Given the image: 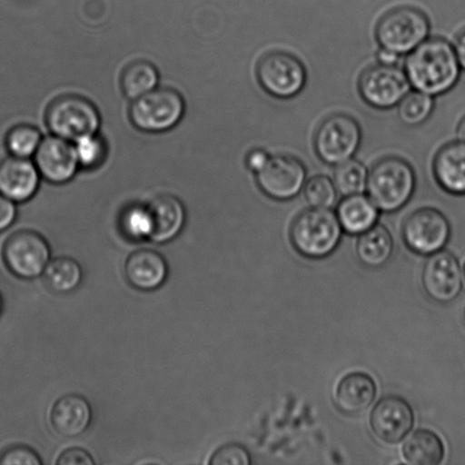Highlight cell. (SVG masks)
<instances>
[{"label": "cell", "instance_id": "cell-1", "mask_svg": "<svg viewBox=\"0 0 465 465\" xmlns=\"http://www.w3.org/2000/svg\"><path fill=\"white\" fill-rule=\"evenodd\" d=\"M404 71L411 88L436 97L457 85L462 68L450 41L428 38L408 54Z\"/></svg>", "mask_w": 465, "mask_h": 465}, {"label": "cell", "instance_id": "cell-2", "mask_svg": "<svg viewBox=\"0 0 465 465\" xmlns=\"http://www.w3.org/2000/svg\"><path fill=\"white\" fill-rule=\"evenodd\" d=\"M417 176L411 163L399 156H386L369 171L367 193L382 213H395L411 200Z\"/></svg>", "mask_w": 465, "mask_h": 465}, {"label": "cell", "instance_id": "cell-3", "mask_svg": "<svg viewBox=\"0 0 465 465\" xmlns=\"http://www.w3.org/2000/svg\"><path fill=\"white\" fill-rule=\"evenodd\" d=\"M343 229L330 208H309L292 222L290 239L301 255L309 259L327 258L337 249Z\"/></svg>", "mask_w": 465, "mask_h": 465}, {"label": "cell", "instance_id": "cell-4", "mask_svg": "<svg viewBox=\"0 0 465 465\" xmlns=\"http://www.w3.org/2000/svg\"><path fill=\"white\" fill-rule=\"evenodd\" d=\"M430 21L422 9L404 5L387 11L377 22L375 36L380 47L408 54L428 39Z\"/></svg>", "mask_w": 465, "mask_h": 465}, {"label": "cell", "instance_id": "cell-5", "mask_svg": "<svg viewBox=\"0 0 465 465\" xmlns=\"http://www.w3.org/2000/svg\"><path fill=\"white\" fill-rule=\"evenodd\" d=\"M45 124L53 135L75 143L85 135L98 134L102 117L88 98L79 94L59 95L45 111Z\"/></svg>", "mask_w": 465, "mask_h": 465}, {"label": "cell", "instance_id": "cell-6", "mask_svg": "<svg viewBox=\"0 0 465 465\" xmlns=\"http://www.w3.org/2000/svg\"><path fill=\"white\" fill-rule=\"evenodd\" d=\"M255 75L264 93L277 99L296 97L308 79L302 61L285 50H272L260 57Z\"/></svg>", "mask_w": 465, "mask_h": 465}, {"label": "cell", "instance_id": "cell-7", "mask_svg": "<svg viewBox=\"0 0 465 465\" xmlns=\"http://www.w3.org/2000/svg\"><path fill=\"white\" fill-rule=\"evenodd\" d=\"M362 141V129L353 116L335 113L319 124L314 134V152L322 163L337 166L358 153Z\"/></svg>", "mask_w": 465, "mask_h": 465}, {"label": "cell", "instance_id": "cell-8", "mask_svg": "<svg viewBox=\"0 0 465 465\" xmlns=\"http://www.w3.org/2000/svg\"><path fill=\"white\" fill-rule=\"evenodd\" d=\"M185 114V102L179 91L156 88L134 100L130 108L132 124L147 134H163L179 124Z\"/></svg>", "mask_w": 465, "mask_h": 465}, {"label": "cell", "instance_id": "cell-9", "mask_svg": "<svg viewBox=\"0 0 465 465\" xmlns=\"http://www.w3.org/2000/svg\"><path fill=\"white\" fill-rule=\"evenodd\" d=\"M2 254L5 266L14 276L35 280L43 275L52 257V249L38 232L22 230L5 241Z\"/></svg>", "mask_w": 465, "mask_h": 465}, {"label": "cell", "instance_id": "cell-10", "mask_svg": "<svg viewBox=\"0 0 465 465\" xmlns=\"http://www.w3.org/2000/svg\"><path fill=\"white\" fill-rule=\"evenodd\" d=\"M358 90L364 103L382 111L398 106L411 90V84L404 68L378 63L362 71Z\"/></svg>", "mask_w": 465, "mask_h": 465}, {"label": "cell", "instance_id": "cell-11", "mask_svg": "<svg viewBox=\"0 0 465 465\" xmlns=\"http://www.w3.org/2000/svg\"><path fill=\"white\" fill-rule=\"evenodd\" d=\"M450 221L435 208H420L407 217L402 226L404 243L412 252L430 255L443 250L449 243Z\"/></svg>", "mask_w": 465, "mask_h": 465}, {"label": "cell", "instance_id": "cell-12", "mask_svg": "<svg viewBox=\"0 0 465 465\" xmlns=\"http://www.w3.org/2000/svg\"><path fill=\"white\" fill-rule=\"evenodd\" d=\"M307 167L291 154H275L255 174L257 185L264 195L276 202L298 197L307 182Z\"/></svg>", "mask_w": 465, "mask_h": 465}, {"label": "cell", "instance_id": "cell-13", "mask_svg": "<svg viewBox=\"0 0 465 465\" xmlns=\"http://www.w3.org/2000/svg\"><path fill=\"white\" fill-rule=\"evenodd\" d=\"M423 289L432 301L449 304L459 298L463 287V273L459 260L449 251L432 253L423 264Z\"/></svg>", "mask_w": 465, "mask_h": 465}, {"label": "cell", "instance_id": "cell-14", "mask_svg": "<svg viewBox=\"0 0 465 465\" xmlns=\"http://www.w3.org/2000/svg\"><path fill=\"white\" fill-rule=\"evenodd\" d=\"M414 425V412L407 400L389 395L375 405L371 413V427L378 440L398 444L410 434Z\"/></svg>", "mask_w": 465, "mask_h": 465}, {"label": "cell", "instance_id": "cell-15", "mask_svg": "<svg viewBox=\"0 0 465 465\" xmlns=\"http://www.w3.org/2000/svg\"><path fill=\"white\" fill-rule=\"evenodd\" d=\"M35 163L43 179L57 185L73 180L80 168L74 143L56 135L41 141L35 154Z\"/></svg>", "mask_w": 465, "mask_h": 465}, {"label": "cell", "instance_id": "cell-16", "mask_svg": "<svg viewBox=\"0 0 465 465\" xmlns=\"http://www.w3.org/2000/svg\"><path fill=\"white\" fill-rule=\"evenodd\" d=\"M40 173L27 158L8 154L0 159V195L15 203L29 202L40 185Z\"/></svg>", "mask_w": 465, "mask_h": 465}, {"label": "cell", "instance_id": "cell-17", "mask_svg": "<svg viewBox=\"0 0 465 465\" xmlns=\"http://www.w3.org/2000/svg\"><path fill=\"white\" fill-rule=\"evenodd\" d=\"M127 282L143 292L158 290L166 282L170 268L167 260L154 250L134 251L127 257L124 266Z\"/></svg>", "mask_w": 465, "mask_h": 465}, {"label": "cell", "instance_id": "cell-18", "mask_svg": "<svg viewBox=\"0 0 465 465\" xmlns=\"http://www.w3.org/2000/svg\"><path fill=\"white\" fill-rule=\"evenodd\" d=\"M93 422V408L88 400L77 394H67L54 402L50 423L59 436L74 439L84 435Z\"/></svg>", "mask_w": 465, "mask_h": 465}, {"label": "cell", "instance_id": "cell-19", "mask_svg": "<svg viewBox=\"0 0 465 465\" xmlns=\"http://www.w3.org/2000/svg\"><path fill=\"white\" fill-rule=\"evenodd\" d=\"M153 221L150 241L165 244L175 240L183 231L186 223V209L179 198L171 194L158 195L148 204Z\"/></svg>", "mask_w": 465, "mask_h": 465}, {"label": "cell", "instance_id": "cell-20", "mask_svg": "<svg viewBox=\"0 0 465 465\" xmlns=\"http://www.w3.org/2000/svg\"><path fill=\"white\" fill-rule=\"evenodd\" d=\"M437 184L452 195H465V143L452 141L437 152L432 162Z\"/></svg>", "mask_w": 465, "mask_h": 465}, {"label": "cell", "instance_id": "cell-21", "mask_svg": "<svg viewBox=\"0 0 465 465\" xmlns=\"http://www.w3.org/2000/svg\"><path fill=\"white\" fill-rule=\"evenodd\" d=\"M377 386L366 372H350L340 381L335 390V404L341 412L355 416L367 411L375 402Z\"/></svg>", "mask_w": 465, "mask_h": 465}, {"label": "cell", "instance_id": "cell-22", "mask_svg": "<svg viewBox=\"0 0 465 465\" xmlns=\"http://www.w3.org/2000/svg\"><path fill=\"white\" fill-rule=\"evenodd\" d=\"M336 216L341 229L351 235H360L377 224L380 209L368 194L345 195L337 204Z\"/></svg>", "mask_w": 465, "mask_h": 465}, {"label": "cell", "instance_id": "cell-23", "mask_svg": "<svg viewBox=\"0 0 465 465\" xmlns=\"http://www.w3.org/2000/svg\"><path fill=\"white\" fill-rule=\"evenodd\" d=\"M355 253L364 267L382 268L393 257V236L384 225L376 224L360 234Z\"/></svg>", "mask_w": 465, "mask_h": 465}, {"label": "cell", "instance_id": "cell-24", "mask_svg": "<svg viewBox=\"0 0 465 465\" xmlns=\"http://www.w3.org/2000/svg\"><path fill=\"white\" fill-rule=\"evenodd\" d=\"M402 454L409 464L439 465L445 458V446L436 432L419 430L404 441Z\"/></svg>", "mask_w": 465, "mask_h": 465}, {"label": "cell", "instance_id": "cell-25", "mask_svg": "<svg viewBox=\"0 0 465 465\" xmlns=\"http://www.w3.org/2000/svg\"><path fill=\"white\" fill-rule=\"evenodd\" d=\"M45 282L56 294H70L81 285L84 269L75 259L57 257L49 262L44 272Z\"/></svg>", "mask_w": 465, "mask_h": 465}, {"label": "cell", "instance_id": "cell-26", "mask_svg": "<svg viewBox=\"0 0 465 465\" xmlns=\"http://www.w3.org/2000/svg\"><path fill=\"white\" fill-rule=\"evenodd\" d=\"M159 80L161 75L156 65L148 61H135L122 72L121 89L127 99L135 100L158 88Z\"/></svg>", "mask_w": 465, "mask_h": 465}, {"label": "cell", "instance_id": "cell-27", "mask_svg": "<svg viewBox=\"0 0 465 465\" xmlns=\"http://www.w3.org/2000/svg\"><path fill=\"white\" fill-rule=\"evenodd\" d=\"M43 139V134L35 126L18 124L5 135V148L11 156L30 159L35 156Z\"/></svg>", "mask_w": 465, "mask_h": 465}, {"label": "cell", "instance_id": "cell-28", "mask_svg": "<svg viewBox=\"0 0 465 465\" xmlns=\"http://www.w3.org/2000/svg\"><path fill=\"white\" fill-rule=\"evenodd\" d=\"M369 171L358 159L339 163L334 172V183L341 195L363 193L367 188Z\"/></svg>", "mask_w": 465, "mask_h": 465}, {"label": "cell", "instance_id": "cell-29", "mask_svg": "<svg viewBox=\"0 0 465 465\" xmlns=\"http://www.w3.org/2000/svg\"><path fill=\"white\" fill-rule=\"evenodd\" d=\"M120 230L129 241L149 240L153 232V221L148 206L131 204L126 207L120 216Z\"/></svg>", "mask_w": 465, "mask_h": 465}, {"label": "cell", "instance_id": "cell-30", "mask_svg": "<svg viewBox=\"0 0 465 465\" xmlns=\"http://www.w3.org/2000/svg\"><path fill=\"white\" fill-rule=\"evenodd\" d=\"M399 106L400 120L408 126H418L430 117L435 108V99L432 95L410 90L401 100Z\"/></svg>", "mask_w": 465, "mask_h": 465}, {"label": "cell", "instance_id": "cell-31", "mask_svg": "<svg viewBox=\"0 0 465 465\" xmlns=\"http://www.w3.org/2000/svg\"><path fill=\"white\" fill-rule=\"evenodd\" d=\"M303 193L310 206L331 209L336 203L339 191L331 177L319 174L305 182Z\"/></svg>", "mask_w": 465, "mask_h": 465}, {"label": "cell", "instance_id": "cell-32", "mask_svg": "<svg viewBox=\"0 0 465 465\" xmlns=\"http://www.w3.org/2000/svg\"><path fill=\"white\" fill-rule=\"evenodd\" d=\"M73 143L77 162L84 170H94L102 166L107 157V144L98 134L85 135Z\"/></svg>", "mask_w": 465, "mask_h": 465}, {"label": "cell", "instance_id": "cell-33", "mask_svg": "<svg viewBox=\"0 0 465 465\" xmlns=\"http://www.w3.org/2000/svg\"><path fill=\"white\" fill-rule=\"evenodd\" d=\"M211 465H251L252 458L245 446L230 443L221 446L209 460Z\"/></svg>", "mask_w": 465, "mask_h": 465}, {"label": "cell", "instance_id": "cell-34", "mask_svg": "<svg viewBox=\"0 0 465 465\" xmlns=\"http://www.w3.org/2000/svg\"><path fill=\"white\" fill-rule=\"evenodd\" d=\"M0 465H43V460L29 446L13 445L0 452Z\"/></svg>", "mask_w": 465, "mask_h": 465}, {"label": "cell", "instance_id": "cell-35", "mask_svg": "<svg viewBox=\"0 0 465 465\" xmlns=\"http://www.w3.org/2000/svg\"><path fill=\"white\" fill-rule=\"evenodd\" d=\"M57 465H94V460L85 450L72 448L59 455Z\"/></svg>", "mask_w": 465, "mask_h": 465}, {"label": "cell", "instance_id": "cell-36", "mask_svg": "<svg viewBox=\"0 0 465 465\" xmlns=\"http://www.w3.org/2000/svg\"><path fill=\"white\" fill-rule=\"evenodd\" d=\"M16 217V203L0 195V232L8 230L15 223Z\"/></svg>", "mask_w": 465, "mask_h": 465}, {"label": "cell", "instance_id": "cell-37", "mask_svg": "<svg viewBox=\"0 0 465 465\" xmlns=\"http://www.w3.org/2000/svg\"><path fill=\"white\" fill-rule=\"evenodd\" d=\"M272 154L262 148H255L246 154L245 165L253 174H258L271 159Z\"/></svg>", "mask_w": 465, "mask_h": 465}, {"label": "cell", "instance_id": "cell-38", "mask_svg": "<svg viewBox=\"0 0 465 465\" xmlns=\"http://www.w3.org/2000/svg\"><path fill=\"white\" fill-rule=\"evenodd\" d=\"M400 58L401 54L391 52L390 49L381 47L378 49L377 61L384 65H399Z\"/></svg>", "mask_w": 465, "mask_h": 465}, {"label": "cell", "instance_id": "cell-39", "mask_svg": "<svg viewBox=\"0 0 465 465\" xmlns=\"http://www.w3.org/2000/svg\"><path fill=\"white\" fill-rule=\"evenodd\" d=\"M454 49L457 53L460 65L465 71V29L457 35L454 41Z\"/></svg>", "mask_w": 465, "mask_h": 465}, {"label": "cell", "instance_id": "cell-40", "mask_svg": "<svg viewBox=\"0 0 465 465\" xmlns=\"http://www.w3.org/2000/svg\"><path fill=\"white\" fill-rule=\"evenodd\" d=\"M457 135L458 140L462 141V143H465V115L462 117V120L459 122L457 127Z\"/></svg>", "mask_w": 465, "mask_h": 465}, {"label": "cell", "instance_id": "cell-41", "mask_svg": "<svg viewBox=\"0 0 465 465\" xmlns=\"http://www.w3.org/2000/svg\"><path fill=\"white\" fill-rule=\"evenodd\" d=\"M3 308H4V300H3L2 293H0V316H2Z\"/></svg>", "mask_w": 465, "mask_h": 465}, {"label": "cell", "instance_id": "cell-42", "mask_svg": "<svg viewBox=\"0 0 465 465\" xmlns=\"http://www.w3.org/2000/svg\"><path fill=\"white\" fill-rule=\"evenodd\" d=\"M463 278H464V282H465V263H464V266H463Z\"/></svg>", "mask_w": 465, "mask_h": 465}, {"label": "cell", "instance_id": "cell-43", "mask_svg": "<svg viewBox=\"0 0 465 465\" xmlns=\"http://www.w3.org/2000/svg\"><path fill=\"white\" fill-rule=\"evenodd\" d=\"M464 322H465V309H464Z\"/></svg>", "mask_w": 465, "mask_h": 465}]
</instances>
